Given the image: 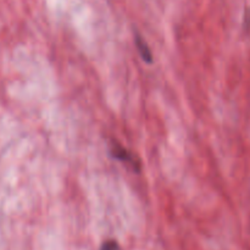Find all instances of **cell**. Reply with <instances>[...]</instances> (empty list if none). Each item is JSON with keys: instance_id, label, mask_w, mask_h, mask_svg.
<instances>
[{"instance_id": "obj_2", "label": "cell", "mask_w": 250, "mask_h": 250, "mask_svg": "<svg viewBox=\"0 0 250 250\" xmlns=\"http://www.w3.org/2000/svg\"><path fill=\"white\" fill-rule=\"evenodd\" d=\"M134 42H136V46H137V49H138L139 54H141L142 59H143V60L148 63L153 62V55H151L150 49H149L148 44L146 43V41L142 38L141 34H138V33L136 34V37H134Z\"/></svg>"}, {"instance_id": "obj_1", "label": "cell", "mask_w": 250, "mask_h": 250, "mask_svg": "<svg viewBox=\"0 0 250 250\" xmlns=\"http://www.w3.org/2000/svg\"><path fill=\"white\" fill-rule=\"evenodd\" d=\"M110 155L114 159H116V160H120L122 163H126L128 165H131L132 168L136 172H139V170H141V164H139L138 159L131 151H128L126 148L120 146L117 142H114L111 144V146H110Z\"/></svg>"}, {"instance_id": "obj_3", "label": "cell", "mask_w": 250, "mask_h": 250, "mask_svg": "<svg viewBox=\"0 0 250 250\" xmlns=\"http://www.w3.org/2000/svg\"><path fill=\"white\" fill-rule=\"evenodd\" d=\"M119 243L114 239H110L103 243V246L100 247V250H119Z\"/></svg>"}]
</instances>
